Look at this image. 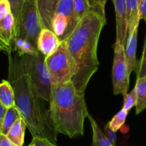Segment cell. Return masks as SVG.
<instances>
[{
  "instance_id": "6da1fadb",
  "label": "cell",
  "mask_w": 146,
  "mask_h": 146,
  "mask_svg": "<svg viewBox=\"0 0 146 146\" xmlns=\"http://www.w3.org/2000/svg\"><path fill=\"white\" fill-rule=\"evenodd\" d=\"M105 24V17L91 10L66 40L77 68L72 82L77 92L82 95L84 96L90 78L98 69L97 44Z\"/></svg>"
},
{
  "instance_id": "7a4b0ae2",
  "label": "cell",
  "mask_w": 146,
  "mask_h": 146,
  "mask_svg": "<svg viewBox=\"0 0 146 146\" xmlns=\"http://www.w3.org/2000/svg\"><path fill=\"white\" fill-rule=\"evenodd\" d=\"M88 114L84 96L77 92L72 81L52 84L47 115L56 135L63 134L70 138L82 136L84 120Z\"/></svg>"
},
{
  "instance_id": "3957f363",
  "label": "cell",
  "mask_w": 146,
  "mask_h": 146,
  "mask_svg": "<svg viewBox=\"0 0 146 146\" xmlns=\"http://www.w3.org/2000/svg\"><path fill=\"white\" fill-rule=\"evenodd\" d=\"M9 79L14 90L16 107L31 135L47 138L55 144L57 135L50 127L47 112L43 111L29 75L20 73L9 62Z\"/></svg>"
},
{
  "instance_id": "277c9868",
  "label": "cell",
  "mask_w": 146,
  "mask_h": 146,
  "mask_svg": "<svg viewBox=\"0 0 146 146\" xmlns=\"http://www.w3.org/2000/svg\"><path fill=\"white\" fill-rule=\"evenodd\" d=\"M15 68L22 74L30 77L31 84L37 96L50 103L51 99V76L45 63V56L40 52L36 54H24L19 56V60H9Z\"/></svg>"
},
{
  "instance_id": "5b68a950",
  "label": "cell",
  "mask_w": 146,
  "mask_h": 146,
  "mask_svg": "<svg viewBox=\"0 0 146 146\" xmlns=\"http://www.w3.org/2000/svg\"><path fill=\"white\" fill-rule=\"evenodd\" d=\"M45 63L52 84L59 85L72 81L77 68L66 41H61L57 49L51 55L45 57Z\"/></svg>"
},
{
  "instance_id": "8992f818",
  "label": "cell",
  "mask_w": 146,
  "mask_h": 146,
  "mask_svg": "<svg viewBox=\"0 0 146 146\" xmlns=\"http://www.w3.org/2000/svg\"><path fill=\"white\" fill-rule=\"evenodd\" d=\"M41 30L36 0H24L15 24L14 38H23L37 47V38Z\"/></svg>"
},
{
  "instance_id": "52a82bcc",
  "label": "cell",
  "mask_w": 146,
  "mask_h": 146,
  "mask_svg": "<svg viewBox=\"0 0 146 146\" xmlns=\"http://www.w3.org/2000/svg\"><path fill=\"white\" fill-rule=\"evenodd\" d=\"M130 76L125 58L124 46L119 42L115 41L112 72L113 92L115 95L120 94L125 96L127 94Z\"/></svg>"
},
{
  "instance_id": "ba28073f",
  "label": "cell",
  "mask_w": 146,
  "mask_h": 146,
  "mask_svg": "<svg viewBox=\"0 0 146 146\" xmlns=\"http://www.w3.org/2000/svg\"><path fill=\"white\" fill-rule=\"evenodd\" d=\"M116 17V41L125 47L127 37V20L126 0H112Z\"/></svg>"
},
{
  "instance_id": "9c48e42d",
  "label": "cell",
  "mask_w": 146,
  "mask_h": 146,
  "mask_svg": "<svg viewBox=\"0 0 146 146\" xmlns=\"http://www.w3.org/2000/svg\"><path fill=\"white\" fill-rule=\"evenodd\" d=\"M137 31L138 28H136L131 34H128L125 42V58L127 64V71L130 75L132 72H135L136 74L139 71L140 61L136 57L137 44Z\"/></svg>"
},
{
  "instance_id": "30bf717a",
  "label": "cell",
  "mask_w": 146,
  "mask_h": 146,
  "mask_svg": "<svg viewBox=\"0 0 146 146\" xmlns=\"http://www.w3.org/2000/svg\"><path fill=\"white\" fill-rule=\"evenodd\" d=\"M61 41L54 32L48 29H42L40 31L37 41L38 51L44 56H48L54 52Z\"/></svg>"
},
{
  "instance_id": "8fae6325",
  "label": "cell",
  "mask_w": 146,
  "mask_h": 146,
  "mask_svg": "<svg viewBox=\"0 0 146 146\" xmlns=\"http://www.w3.org/2000/svg\"><path fill=\"white\" fill-rule=\"evenodd\" d=\"M36 2L42 29H48L52 31V20L57 10L59 0H36Z\"/></svg>"
},
{
  "instance_id": "7c38bea8",
  "label": "cell",
  "mask_w": 146,
  "mask_h": 146,
  "mask_svg": "<svg viewBox=\"0 0 146 146\" xmlns=\"http://www.w3.org/2000/svg\"><path fill=\"white\" fill-rule=\"evenodd\" d=\"M15 37V21L12 14H10L0 21V41L8 46L13 51V44Z\"/></svg>"
},
{
  "instance_id": "4fadbf2b",
  "label": "cell",
  "mask_w": 146,
  "mask_h": 146,
  "mask_svg": "<svg viewBox=\"0 0 146 146\" xmlns=\"http://www.w3.org/2000/svg\"><path fill=\"white\" fill-rule=\"evenodd\" d=\"M55 14L66 18L69 24V32L71 34L78 24L74 17V0H59Z\"/></svg>"
},
{
  "instance_id": "5bb4252c",
  "label": "cell",
  "mask_w": 146,
  "mask_h": 146,
  "mask_svg": "<svg viewBox=\"0 0 146 146\" xmlns=\"http://www.w3.org/2000/svg\"><path fill=\"white\" fill-rule=\"evenodd\" d=\"M127 20V35L131 34L140 22L139 17V0H126Z\"/></svg>"
},
{
  "instance_id": "9a60e30c",
  "label": "cell",
  "mask_w": 146,
  "mask_h": 146,
  "mask_svg": "<svg viewBox=\"0 0 146 146\" xmlns=\"http://www.w3.org/2000/svg\"><path fill=\"white\" fill-rule=\"evenodd\" d=\"M26 128L27 125L24 120L21 118H19L9 130L6 137L15 145L23 146Z\"/></svg>"
},
{
  "instance_id": "2e32d148",
  "label": "cell",
  "mask_w": 146,
  "mask_h": 146,
  "mask_svg": "<svg viewBox=\"0 0 146 146\" xmlns=\"http://www.w3.org/2000/svg\"><path fill=\"white\" fill-rule=\"evenodd\" d=\"M134 88L137 95L135 112L137 115L146 109V76L137 78Z\"/></svg>"
},
{
  "instance_id": "e0dca14e",
  "label": "cell",
  "mask_w": 146,
  "mask_h": 146,
  "mask_svg": "<svg viewBox=\"0 0 146 146\" xmlns=\"http://www.w3.org/2000/svg\"><path fill=\"white\" fill-rule=\"evenodd\" d=\"M0 103L7 108L15 106L14 90L8 80L0 82Z\"/></svg>"
},
{
  "instance_id": "ac0fdd59",
  "label": "cell",
  "mask_w": 146,
  "mask_h": 146,
  "mask_svg": "<svg viewBox=\"0 0 146 146\" xmlns=\"http://www.w3.org/2000/svg\"><path fill=\"white\" fill-rule=\"evenodd\" d=\"M87 118H89L92 129V143L91 146H113L90 113L87 115Z\"/></svg>"
},
{
  "instance_id": "d6986e66",
  "label": "cell",
  "mask_w": 146,
  "mask_h": 146,
  "mask_svg": "<svg viewBox=\"0 0 146 146\" xmlns=\"http://www.w3.org/2000/svg\"><path fill=\"white\" fill-rule=\"evenodd\" d=\"M20 118H21V115L16 106L7 108L5 115H4V121H3L1 133L4 135H7L10 128Z\"/></svg>"
},
{
  "instance_id": "ffe728a7",
  "label": "cell",
  "mask_w": 146,
  "mask_h": 146,
  "mask_svg": "<svg viewBox=\"0 0 146 146\" xmlns=\"http://www.w3.org/2000/svg\"><path fill=\"white\" fill-rule=\"evenodd\" d=\"M90 11L88 0H74V17L77 22H80Z\"/></svg>"
},
{
  "instance_id": "44dd1931",
  "label": "cell",
  "mask_w": 146,
  "mask_h": 146,
  "mask_svg": "<svg viewBox=\"0 0 146 146\" xmlns=\"http://www.w3.org/2000/svg\"><path fill=\"white\" fill-rule=\"evenodd\" d=\"M127 114H128V112L125 110L123 109V108L119 112H117V113H116L113 116L111 121L107 123L110 129L115 133L117 131H119L121 128V127L124 125Z\"/></svg>"
},
{
  "instance_id": "7402d4cb",
  "label": "cell",
  "mask_w": 146,
  "mask_h": 146,
  "mask_svg": "<svg viewBox=\"0 0 146 146\" xmlns=\"http://www.w3.org/2000/svg\"><path fill=\"white\" fill-rule=\"evenodd\" d=\"M137 104V95L135 88H133L130 93H127L124 96V104L123 106V109L128 112L133 107L135 106Z\"/></svg>"
},
{
  "instance_id": "603a6c76",
  "label": "cell",
  "mask_w": 146,
  "mask_h": 146,
  "mask_svg": "<svg viewBox=\"0 0 146 146\" xmlns=\"http://www.w3.org/2000/svg\"><path fill=\"white\" fill-rule=\"evenodd\" d=\"M107 0H88L89 4L91 10L97 11L103 17H105L104 14V4Z\"/></svg>"
},
{
  "instance_id": "cb8c5ba5",
  "label": "cell",
  "mask_w": 146,
  "mask_h": 146,
  "mask_svg": "<svg viewBox=\"0 0 146 146\" xmlns=\"http://www.w3.org/2000/svg\"><path fill=\"white\" fill-rule=\"evenodd\" d=\"M8 1L9 2L10 6H11V14L14 17L16 24L17 19H18L19 14V11L21 10V6H22L23 2H24V0H8Z\"/></svg>"
},
{
  "instance_id": "d4e9b609",
  "label": "cell",
  "mask_w": 146,
  "mask_h": 146,
  "mask_svg": "<svg viewBox=\"0 0 146 146\" xmlns=\"http://www.w3.org/2000/svg\"><path fill=\"white\" fill-rule=\"evenodd\" d=\"M146 76V36L145 39L144 48H143V55L141 59L140 60V66H139V71L137 74V78Z\"/></svg>"
},
{
  "instance_id": "484cf974",
  "label": "cell",
  "mask_w": 146,
  "mask_h": 146,
  "mask_svg": "<svg viewBox=\"0 0 146 146\" xmlns=\"http://www.w3.org/2000/svg\"><path fill=\"white\" fill-rule=\"evenodd\" d=\"M10 14H11V9L8 0H0V21Z\"/></svg>"
},
{
  "instance_id": "4316f807",
  "label": "cell",
  "mask_w": 146,
  "mask_h": 146,
  "mask_svg": "<svg viewBox=\"0 0 146 146\" xmlns=\"http://www.w3.org/2000/svg\"><path fill=\"white\" fill-rule=\"evenodd\" d=\"M28 146H57L49 141L47 138L41 137H33L31 143Z\"/></svg>"
},
{
  "instance_id": "83f0119b",
  "label": "cell",
  "mask_w": 146,
  "mask_h": 146,
  "mask_svg": "<svg viewBox=\"0 0 146 146\" xmlns=\"http://www.w3.org/2000/svg\"><path fill=\"white\" fill-rule=\"evenodd\" d=\"M104 133L105 135V136L107 137V139L110 141V142L113 144V145L115 146V143L117 141V135H116L115 132H114L113 131H112L110 129V128L109 127L108 124H106V125L104 126Z\"/></svg>"
},
{
  "instance_id": "f1b7e54d",
  "label": "cell",
  "mask_w": 146,
  "mask_h": 146,
  "mask_svg": "<svg viewBox=\"0 0 146 146\" xmlns=\"http://www.w3.org/2000/svg\"><path fill=\"white\" fill-rule=\"evenodd\" d=\"M139 17L146 22V0H139Z\"/></svg>"
},
{
  "instance_id": "f546056e",
  "label": "cell",
  "mask_w": 146,
  "mask_h": 146,
  "mask_svg": "<svg viewBox=\"0 0 146 146\" xmlns=\"http://www.w3.org/2000/svg\"><path fill=\"white\" fill-rule=\"evenodd\" d=\"M0 146H17L10 141H9L8 138L6 137V135L0 133Z\"/></svg>"
},
{
  "instance_id": "4dcf8cb0",
  "label": "cell",
  "mask_w": 146,
  "mask_h": 146,
  "mask_svg": "<svg viewBox=\"0 0 146 146\" xmlns=\"http://www.w3.org/2000/svg\"><path fill=\"white\" fill-rule=\"evenodd\" d=\"M7 108H5V107L0 103V133H1L3 121H4V115H5L6 111H7Z\"/></svg>"
},
{
  "instance_id": "1f68e13d",
  "label": "cell",
  "mask_w": 146,
  "mask_h": 146,
  "mask_svg": "<svg viewBox=\"0 0 146 146\" xmlns=\"http://www.w3.org/2000/svg\"><path fill=\"white\" fill-rule=\"evenodd\" d=\"M0 51H4V52L7 53V54H8L9 55H10L11 52L12 51H11V48H9L8 46L6 45L4 43H3L2 41H0Z\"/></svg>"
},
{
  "instance_id": "d6a6232c",
  "label": "cell",
  "mask_w": 146,
  "mask_h": 146,
  "mask_svg": "<svg viewBox=\"0 0 146 146\" xmlns=\"http://www.w3.org/2000/svg\"><path fill=\"white\" fill-rule=\"evenodd\" d=\"M113 146H115V145H113Z\"/></svg>"
}]
</instances>
